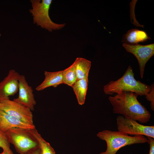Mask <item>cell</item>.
Listing matches in <instances>:
<instances>
[{
    "instance_id": "9a60e30c",
    "label": "cell",
    "mask_w": 154,
    "mask_h": 154,
    "mask_svg": "<svg viewBox=\"0 0 154 154\" xmlns=\"http://www.w3.org/2000/svg\"><path fill=\"white\" fill-rule=\"evenodd\" d=\"M77 80L83 79L88 76L91 62L85 58L78 57L74 62Z\"/></svg>"
},
{
    "instance_id": "8fae6325",
    "label": "cell",
    "mask_w": 154,
    "mask_h": 154,
    "mask_svg": "<svg viewBox=\"0 0 154 154\" xmlns=\"http://www.w3.org/2000/svg\"><path fill=\"white\" fill-rule=\"evenodd\" d=\"M13 128H19L28 130L35 129L33 124L26 123L0 110V130L5 133Z\"/></svg>"
},
{
    "instance_id": "ffe728a7",
    "label": "cell",
    "mask_w": 154,
    "mask_h": 154,
    "mask_svg": "<svg viewBox=\"0 0 154 154\" xmlns=\"http://www.w3.org/2000/svg\"><path fill=\"white\" fill-rule=\"evenodd\" d=\"M148 139L147 143L149 144L150 150L149 154H154V139L150 137H147Z\"/></svg>"
},
{
    "instance_id": "44dd1931",
    "label": "cell",
    "mask_w": 154,
    "mask_h": 154,
    "mask_svg": "<svg viewBox=\"0 0 154 154\" xmlns=\"http://www.w3.org/2000/svg\"><path fill=\"white\" fill-rule=\"evenodd\" d=\"M39 149L38 147L33 149L25 154H39Z\"/></svg>"
},
{
    "instance_id": "ac0fdd59",
    "label": "cell",
    "mask_w": 154,
    "mask_h": 154,
    "mask_svg": "<svg viewBox=\"0 0 154 154\" xmlns=\"http://www.w3.org/2000/svg\"><path fill=\"white\" fill-rule=\"evenodd\" d=\"M6 133L0 130V147L9 154H14L10 148V144Z\"/></svg>"
},
{
    "instance_id": "2e32d148",
    "label": "cell",
    "mask_w": 154,
    "mask_h": 154,
    "mask_svg": "<svg viewBox=\"0 0 154 154\" xmlns=\"http://www.w3.org/2000/svg\"><path fill=\"white\" fill-rule=\"evenodd\" d=\"M30 131L38 142L39 154H56L50 143L42 137L36 128L30 130Z\"/></svg>"
},
{
    "instance_id": "9c48e42d",
    "label": "cell",
    "mask_w": 154,
    "mask_h": 154,
    "mask_svg": "<svg viewBox=\"0 0 154 154\" xmlns=\"http://www.w3.org/2000/svg\"><path fill=\"white\" fill-rule=\"evenodd\" d=\"M19 94L17 98L13 100L33 111L36 102L33 90L29 86L24 76L20 75L19 80Z\"/></svg>"
},
{
    "instance_id": "7402d4cb",
    "label": "cell",
    "mask_w": 154,
    "mask_h": 154,
    "mask_svg": "<svg viewBox=\"0 0 154 154\" xmlns=\"http://www.w3.org/2000/svg\"><path fill=\"white\" fill-rule=\"evenodd\" d=\"M3 154H9L3 150Z\"/></svg>"
},
{
    "instance_id": "5b68a950",
    "label": "cell",
    "mask_w": 154,
    "mask_h": 154,
    "mask_svg": "<svg viewBox=\"0 0 154 154\" xmlns=\"http://www.w3.org/2000/svg\"><path fill=\"white\" fill-rule=\"evenodd\" d=\"M5 133L9 143L13 145L16 151L20 154H25L38 147V142L30 130L13 128Z\"/></svg>"
},
{
    "instance_id": "6da1fadb",
    "label": "cell",
    "mask_w": 154,
    "mask_h": 154,
    "mask_svg": "<svg viewBox=\"0 0 154 154\" xmlns=\"http://www.w3.org/2000/svg\"><path fill=\"white\" fill-rule=\"evenodd\" d=\"M138 95L132 92H123L109 97L113 107V113L124 117L145 123L149 121L151 115L138 100Z\"/></svg>"
},
{
    "instance_id": "8992f818",
    "label": "cell",
    "mask_w": 154,
    "mask_h": 154,
    "mask_svg": "<svg viewBox=\"0 0 154 154\" xmlns=\"http://www.w3.org/2000/svg\"><path fill=\"white\" fill-rule=\"evenodd\" d=\"M118 131L128 135H141L154 138V126L145 125L137 121L118 116L116 118Z\"/></svg>"
},
{
    "instance_id": "4fadbf2b",
    "label": "cell",
    "mask_w": 154,
    "mask_h": 154,
    "mask_svg": "<svg viewBox=\"0 0 154 154\" xmlns=\"http://www.w3.org/2000/svg\"><path fill=\"white\" fill-rule=\"evenodd\" d=\"M121 41L123 43L135 45L140 42H144L150 38L144 31L136 29H132L124 35Z\"/></svg>"
},
{
    "instance_id": "277c9868",
    "label": "cell",
    "mask_w": 154,
    "mask_h": 154,
    "mask_svg": "<svg viewBox=\"0 0 154 154\" xmlns=\"http://www.w3.org/2000/svg\"><path fill=\"white\" fill-rule=\"evenodd\" d=\"M31 8L29 12L33 18V23L43 29L52 32L63 28L65 23L58 24L52 21L49 15L52 0H31Z\"/></svg>"
},
{
    "instance_id": "7c38bea8",
    "label": "cell",
    "mask_w": 154,
    "mask_h": 154,
    "mask_svg": "<svg viewBox=\"0 0 154 154\" xmlns=\"http://www.w3.org/2000/svg\"><path fill=\"white\" fill-rule=\"evenodd\" d=\"M44 79L43 81L35 88L37 91H40L48 87H56L63 84V70L55 72H44Z\"/></svg>"
},
{
    "instance_id": "603a6c76",
    "label": "cell",
    "mask_w": 154,
    "mask_h": 154,
    "mask_svg": "<svg viewBox=\"0 0 154 154\" xmlns=\"http://www.w3.org/2000/svg\"><path fill=\"white\" fill-rule=\"evenodd\" d=\"M0 154H3V152H2L1 153H0Z\"/></svg>"
},
{
    "instance_id": "3957f363",
    "label": "cell",
    "mask_w": 154,
    "mask_h": 154,
    "mask_svg": "<svg viewBox=\"0 0 154 154\" xmlns=\"http://www.w3.org/2000/svg\"><path fill=\"white\" fill-rule=\"evenodd\" d=\"M97 136L105 141L107 144L106 151L100 154H116L121 148L131 145L147 143V137L141 135L129 136L118 131L104 130L98 132Z\"/></svg>"
},
{
    "instance_id": "d6986e66",
    "label": "cell",
    "mask_w": 154,
    "mask_h": 154,
    "mask_svg": "<svg viewBox=\"0 0 154 154\" xmlns=\"http://www.w3.org/2000/svg\"><path fill=\"white\" fill-rule=\"evenodd\" d=\"M154 84H152L151 86L150 91L145 96L147 100L150 102V106L151 109L154 110Z\"/></svg>"
},
{
    "instance_id": "5bb4252c",
    "label": "cell",
    "mask_w": 154,
    "mask_h": 154,
    "mask_svg": "<svg viewBox=\"0 0 154 154\" xmlns=\"http://www.w3.org/2000/svg\"><path fill=\"white\" fill-rule=\"evenodd\" d=\"M88 76L84 78L77 80L72 88L76 94L78 104H84L88 89Z\"/></svg>"
},
{
    "instance_id": "7a4b0ae2",
    "label": "cell",
    "mask_w": 154,
    "mask_h": 154,
    "mask_svg": "<svg viewBox=\"0 0 154 154\" xmlns=\"http://www.w3.org/2000/svg\"><path fill=\"white\" fill-rule=\"evenodd\" d=\"M130 65L123 76L115 81H111L104 86L103 90L106 94L112 95L123 92H132L138 95L145 96L150 91L151 86L136 80Z\"/></svg>"
},
{
    "instance_id": "e0dca14e",
    "label": "cell",
    "mask_w": 154,
    "mask_h": 154,
    "mask_svg": "<svg viewBox=\"0 0 154 154\" xmlns=\"http://www.w3.org/2000/svg\"><path fill=\"white\" fill-rule=\"evenodd\" d=\"M77 80L76 73L73 63L69 67L63 70V84L72 87Z\"/></svg>"
},
{
    "instance_id": "ba28073f",
    "label": "cell",
    "mask_w": 154,
    "mask_h": 154,
    "mask_svg": "<svg viewBox=\"0 0 154 154\" xmlns=\"http://www.w3.org/2000/svg\"><path fill=\"white\" fill-rule=\"evenodd\" d=\"M122 46L127 52L133 54L137 58L139 64L140 76L143 78L145 64L154 55V44L141 45L123 43Z\"/></svg>"
},
{
    "instance_id": "30bf717a",
    "label": "cell",
    "mask_w": 154,
    "mask_h": 154,
    "mask_svg": "<svg viewBox=\"0 0 154 154\" xmlns=\"http://www.w3.org/2000/svg\"><path fill=\"white\" fill-rule=\"evenodd\" d=\"M20 74L15 70H10L7 76L0 82V100L9 98L18 91Z\"/></svg>"
},
{
    "instance_id": "52a82bcc",
    "label": "cell",
    "mask_w": 154,
    "mask_h": 154,
    "mask_svg": "<svg viewBox=\"0 0 154 154\" xmlns=\"http://www.w3.org/2000/svg\"><path fill=\"white\" fill-rule=\"evenodd\" d=\"M0 110L26 123L33 124L32 111L29 108L8 99L0 100Z\"/></svg>"
},
{
    "instance_id": "cb8c5ba5",
    "label": "cell",
    "mask_w": 154,
    "mask_h": 154,
    "mask_svg": "<svg viewBox=\"0 0 154 154\" xmlns=\"http://www.w3.org/2000/svg\"><path fill=\"white\" fill-rule=\"evenodd\" d=\"M1 36V34L0 33V37Z\"/></svg>"
}]
</instances>
